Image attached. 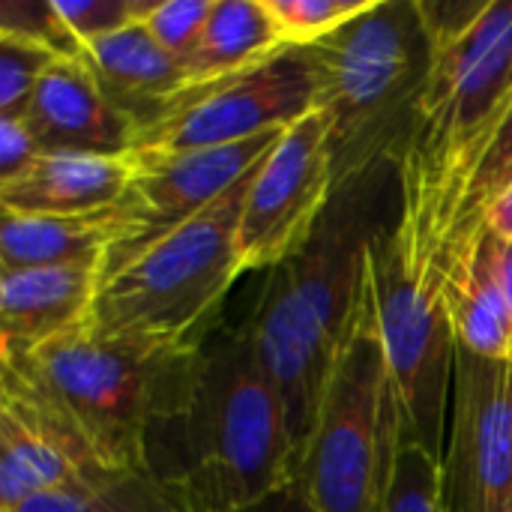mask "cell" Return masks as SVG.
<instances>
[{
  "mask_svg": "<svg viewBox=\"0 0 512 512\" xmlns=\"http://www.w3.org/2000/svg\"><path fill=\"white\" fill-rule=\"evenodd\" d=\"M450 438L441 459L450 512H512V360L456 345Z\"/></svg>",
  "mask_w": 512,
  "mask_h": 512,
  "instance_id": "8fae6325",
  "label": "cell"
},
{
  "mask_svg": "<svg viewBox=\"0 0 512 512\" xmlns=\"http://www.w3.org/2000/svg\"><path fill=\"white\" fill-rule=\"evenodd\" d=\"M105 471L87 441L18 375L0 372V512Z\"/></svg>",
  "mask_w": 512,
  "mask_h": 512,
  "instance_id": "4fadbf2b",
  "label": "cell"
},
{
  "mask_svg": "<svg viewBox=\"0 0 512 512\" xmlns=\"http://www.w3.org/2000/svg\"><path fill=\"white\" fill-rule=\"evenodd\" d=\"M255 171L204 213L102 279L93 330L102 336L204 345L216 330L228 291L243 276L237 228Z\"/></svg>",
  "mask_w": 512,
  "mask_h": 512,
  "instance_id": "8992f818",
  "label": "cell"
},
{
  "mask_svg": "<svg viewBox=\"0 0 512 512\" xmlns=\"http://www.w3.org/2000/svg\"><path fill=\"white\" fill-rule=\"evenodd\" d=\"M132 153H42L12 180L0 183V210L81 216L114 207L132 186Z\"/></svg>",
  "mask_w": 512,
  "mask_h": 512,
  "instance_id": "2e32d148",
  "label": "cell"
},
{
  "mask_svg": "<svg viewBox=\"0 0 512 512\" xmlns=\"http://www.w3.org/2000/svg\"><path fill=\"white\" fill-rule=\"evenodd\" d=\"M243 512H315V507L309 504L306 492L297 483H291L288 489L276 492L273 498H267L258 507H249V510Z\"/></svg>",
  "mask_w": 512,
  "mask_h": 512,
  "instance_id": "4dcf8cb0",
  "label": "cell"
},
{
  "mask_svg": "<svg viewBox=\"0 0 512 512\" xmlns=\"http://www.w3.org/2000/svg\"><path fill=\"white\" fill-rule=\"evenodd\" d=\"M336 186L330 123L315 108L282 132L249 183L237 228L243 273H267L294 258L312 237Z\"/></svg>",
  "mask_w": 512,
  "mask_h": 512,
  "instance_id": "30bf717a",
  "label": "cell"
},
{
  "mask_svg": "<svg viewBox=\"0 0 512 512\" xmlns=\"http://www.w3.org/2000/svg\"><path fill=\"white\" fill-rule=\"evenodd\" d=\"M285 129L267 132L249 141L186 150L174 156L135 159V177L129 192L120 198L126 207V240L114 246L102 264V279L126 267L141 249L171 234L183 222L216 204L231 186L249 177L267 153L279 144Z\"/></svg>",
  "mask_w": 512,
  "mask_h": 512,
  "instance_id": "7c38bea8",
  "label": "cell"
},
{
  "mask_svg": "<svg viewBox=\"0 0 512 512\" xmlns=\"http://www.w3.org/2000/svg\"><path fill=\"white\" fill-rule=\"evenodd\" d=\"M0 33L36 39L60 57H81V48L60 24L51 0H0Z\"/></svg>",
  "mask_w": 512,
  "mask_h": 512,
  "instance_id": "83f0119b",
  "label": "cell"
},
{
  "mask_svg": "<svg viewBox=\"0 0 512 512\" xmlns=\"http://www.w3.org/2000/svg\"><path fill=\"white\" fill-rule=\"evenodd\" d=\"M27 126L45 153H132L141 126L120 111L84 57H57L42 75L27 111Z\"/></svg>",
  "mask_w": 512,
  "mask_h": 512,
  "instance_id": "5bb4252c",
  "label": "cell"
},
{
  "mask_svg": "<svg viewBox=\"0 0 512 512\" xmlns=\"http://www.w3.org/2000/svg\"><path fill=\"white\" fill-rule=\"evenodd\" d=\"M213 6L216 0H150V9L141 21L171 57L186 63L207 27Z\"/></svg>",
  "mask_w": 512,
  "mask_h": 512,
  "instance_id": "4316f807",
  "label": "cell"
},
{
  "mask_svg": "<svg viewBox=\"0 0 512 512\" xmlns=\"http://www.w3.org/2000/svg\"><path fill=\"white\" fill-rule=\"evenodd\" d=\"M204 345L102 336L93 327L0 357L87 441L105 468L150 465L153 438L186 411Z\"/></svg>",
  "mask_w": 512,
  "mask_h": 512,
  "instance_id": "277c9868",
  "label": "cell"
},
{
  "mask_svg": "<svg viewBox=\"0 0 512 512\" xmlns=\"http://www.w3.org/2000/svg\"><path fill=\"white\" fill-rule=\"evenodd\" d=\"M9 512H210L195 489L156 465L105 468Z\"/></svg>",
  "mask_w": 512,
  "mask_h": 512,
  "instance_id": "ffe728a7",
  "label": "cell"
},
{
  "mask_svg": "<svg viewBox=\"0 0 512 512\" xmlns=\"http://www.w3.org/2000/svg\"><path fill=\"white\" fill-rule=\"evenodd\" d=\"M81 57L105 96L126 111L141 132L168 114L171 105L192 87L186 66L150 36L144 21L90 42Z\"/></svg>",
  "mask_w": 512,
  "mask_h": 512,
  "instance_id": "e0dca14e",
  "label": "cell"
},
{
  "mask_svg": "<svg viewBox=\"0 0 512 512\" xmlns=\"http://www.w3.org/2000/svg\"><path fill=\"white\" fill-rule=\"evenodd\" d=\"M381 512H450L441 459L411 441H399Z\"/></svg>",
  "mask_w": 512,
  "mask_h": 512,
  "instance_id": "7402d4cb",
  "label": "cell"
},
{
  "mask_svg": "<svg viewBox=\"0 0 512 512\" xmlns=\"http://www.w3.org/2000/svg\"><path fill=\"white\" fill-rule=\"evenodd\" d=\"M288 51L264 0H216L207 27L186 57L192 87L249 72Z\"/></svg>",
  "mask_w": 512,
  "mask_h": 512,
  "instance_id": "44dd1931",
  "label": "cell"
},
{
  "mask_svg": "<svg viewBox=\"0 0 512 512\" xmlns=\"http://www.w3.org/2000/svg\"><path fill=\"white\" fill-rule=\"evenodd\" d=\"M285 45L309 48L363 15L375 0H264Z\"/></svg>",
  "mask_w": 512,
  "mask_h": 512,
  "instance_id": "603a6c76",
  "label": "cell"
},
{
  "mask_svg": "<svg viewBox=\"0 0 512 512\" xmlns=\"http://www.w3.org/2000/svg\"><path fill=\"white\" fill-rule=\"evenodd\" d=\"M399 441L387 357L363 288L294 483L315 512H381Z\"/></svg>",
  "mask_w": 512,
  "mask_h": 512,
  "instance_id": "52a82bcc",
  "label": "cell"
},
{
  "mask_svg": "<svg viewBox=\"0 0 512 512\" xmlns=\"http://www.w3.org/2000/svg\"><path fill=\"white\" fill-rule=\"evenodd\" d=\"M99 288V264L0 270V357H18L93 327Z\"/></svg>",
  "mask_w": 512,
  "mask_h": 512,
  "instance_id": "9a60e30c",
  "label": "cell"
},
{
  "mask_svg": "<svg viewBox=\"0 0 512 512\" xmlns=\"http://www.w3.org/2000/svg\"><path fill=\"white\" fill-rule=\"evenodd\" d=\"M477 243H480V252L486 258V267H489L492 279L498 282V288H501V294H504V300H507L512 315V246H507L504 240H498L486 228L477 231Z\"/></svg>",
  "mask_w": 512,
  "mask_h": 512,
  "instance_id": "f546056e",
  "label": "cell"
},
{
  "mask_svg": "<svg viewBox=\"0 0 512 512\" xmlns=\"http://www.w3.org/2000/svg\"><path fill=\"white\" fill-rule=\"evenodd\" d=\"M432 66L396 159L405 267L441 285L468 186L512 105V0H417Z\"/></svg>",
  "mask_w": 512,
  "mask_h": 512,
  "instance_id": "6da1fadb",
  "label": "cell"
},
{
  "mask_svg": "<svg viewBox=\"0 0 512 512\" xmlns=\"http://www.w3.org/2000/svg\"><path fill=\"white\" fill-rule=\"evenodd\" d=\"M512 186V105L507 111V120L498 132V138L492 141L483 165L477 168L471 186H468V195H465V204H462V213H459V225H456V240H453V252L468 240L474 237L480 228H483V216L486 210L507 192ZM450 252V255H453Z\"/></svg>",
  "mask_w": 512,
  "mask_h": 512,
  "instance_id": "d4e9b609",
  "label": "cell"
},
{
  "mask_svg": "<svg viewBox=\"0 0 512 512\" xmlns=\"http://www.w3.org/2000/svg\"><path fill=\"white\" fill-rule=\"evenodd\" d=\"M483 228L492 231L498 240H504L507 246H512V186L486 210L483 216Z\"/></svg>",
  "mask_w": 512,
  "mask_h": 512,
  "instance_id": "1f68e13d",
  "label": "cell"
},
{
  "mask_svg": "<svg viewBox=\"0 0 512 512\" xmlns=\"http://www.w3.org/2000/svg\"><path fill=\"white\" fill-rule=\"evenodd\" d=\"M366 288L387 357L399 435L402 441L444 459L456 336L444 309L441 285H426L405 267L390 228L369 249Z\"/></svg>",
  "mask_w": 512,
  "mask_h": 512,
  "instance_id": "ba28073f",
  "label": "cell"
},
{
  "mask_svg": "<svg viewBox=\"0 0 512 512\" xmlns=\"http://www.w3.org/2000/svg\"><path fill=\"white\" fill-rule=\"evenodd\" d=\"M315 111V72L303 48L201 87H189L168 114L147 126L132 150L138 159L225 147L279 132Z\"/></svg>",
  "mask_w": 512,
  "mask_h": 512,
  "instance_id": "9c48e42d",
  "label": "cell"
},
{
  "mask_svg": "<svg viewBox=\"0 0 512 512\" xmlns=\"http://www.w3.org/2000/svg\"><path fill=\"white\" fill-rule=\"evenodd\" d=\"M60 54L36 39L0 33V117H24L42 75Z\"/></svg>",
  "mask_w": 512,
  "mask_h": 512,
  "instance_id": "cb8c5ba5",
  "label": "cell"
},
{
  "mask_svg": "<svg viewBox=\"0 0 512 512\" xmlns=\"http://www.w3.org/2000/svg\"><path fill=\"white\" fill-rule=\"evenodd\" d=\"M396 222V165L381 162L339 183L306 246L264 273V288L246 327L282 396L297 468L312 438L327 378L363 300L369 249Z\"/></svg>",
  "mask_w": 512,
  "mask_h": 512,
  "instance_id": "7a4b0ae2",
  "label": "cell"
},
{
  "mask_svg": "<svg viewBox=\"0 0 512 512\" xmlns=\"http://www.w3.org/2000/svg\"><path fill=\"white\" fill-rule=\"evenodd\" d=\"M126 207L117 201L99 213L48 216L0 210V270L105 264L108 252L126 240Z\"/></svg>",
  "mask_w": 512,
  "mask_h": 512,
  "instance_id": "ac0fdd59",
  "label": "cell"
},
{
  "mask_svg": "<svg viewBox=\"0 0 512 512\" xmlns=\"http://www.w3.org/2000/svg\"><path fill=\"white\" fill-rule=\"evenodd\" d=\"M51 6L72 42L84 51L90 42L141 21L150 0H51Z\"/></svg>",
  "mask_w": 512,
  "mask_h": 512,
  "instance_id": "484cf974",
  "label": "cell"
},
{
  "mask_svg": "<svg viewBox=\"0 0 512 512\" xmlns=\"http://www.w3.org/2000/svg\"><path fill=\"white\" fill-rule=\"evenodd\" d=\"M42 153L45 150L24 117H0V183L21 174Z\"/></svg>",
  "mask_w": 512,
  "mask_h": 512,
  "instance_id": "f1b7e54d",
  "label": "cell"
},
{
  "mask_svg": "<svg viewBox=\"0 0 512 512\" xmlns=\"http://www.w3.org/2000/svg\"><path fill=\"white\" fill-rule=\"evenodd\" d=\"M150 465L183 477L210 512H243L297 480L282 396L249 327L204 342L186 411L150 444Z\"/></svg>",
  "mask_w": 512,
  "mask_h": 512,
  "instance_id": "3957f363",
  "label": "cell"
},
{
  "mask_svg": "<svg viewBox=\"0 0 512 512\" xmlns=\"http://www.w3.org/2000/svg\"><path fill=\"white\" fill-rule=\"evenodd\" d=\"M441 294L459 348L486 360H512L510 306L486 267L477 234L447 258Z\"/></svg>",
  "mask_w": 512,
  "mask_h": 512,
  "instance_id": "d6986e66",
  "label": "cell"
},
{
  "mask_svg": "<svg viewBox=\"0 0 512 512\" xmlns=\"http://www.w3.org/2000/svg\"><path fill=\"white\" fill-rule=\"evenodd\" d=\"M315 108L327 114L339 183L399 159L432 45L417 0H375L333 36L303 48Z\"/></svg>",
  "mask_w": 512,
  "mask_h": 512,
  "instance_id": "5b68a950",
  "label": "cell"
}]
</instances>
